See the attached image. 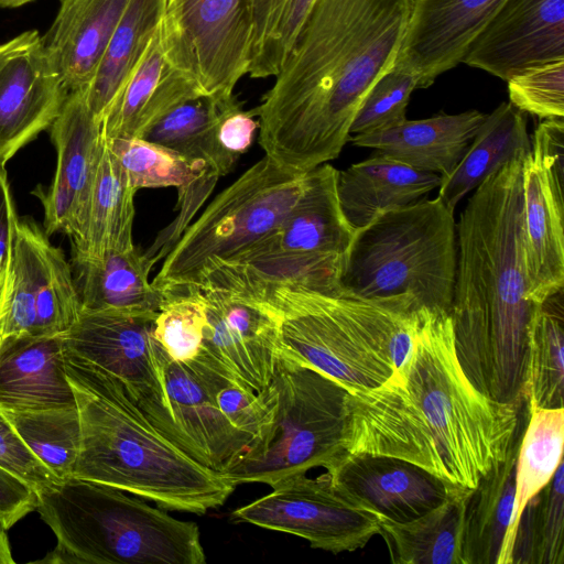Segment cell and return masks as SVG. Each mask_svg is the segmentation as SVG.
Masks as SVG:
<instances>
[{
  "label": "cell",
  "instance_id": "cell-1",
  "mask_svg": "<svg viewBox=\"0 0 564 564\" xmlns=\"http://www.w3.org/2000/svg\"><path fill=\"white\" fill-rule=\"evenodd\" d=\"M527 401L480 392L457 359L449 314L422 305L403 367L383 386L350 394L348 453L402 458L474 489L506 457Z\"/></svg>",
  "mask_w": 564,
  "mask_h": 564
},
{
  "label": "cell",
  "instance_id": "cell-2",
  "mask_svg": "<svg viewBox=\"0 0 564 564\" xmlns=\"http://www.w3.org/2000/svg\"><path fill=\"white\" fill-rule=\"evenodd\" d=\"M414 0H316L272 87L252 109L264 155L292 173L339 156L399 53Z\"/></svg>",
  "mask_w": 564,
  "mask_h": 564
},
{
  "label": "cell",
  "instance_id": "cell-3",
  "mask_svg": "<svg viewBox=\"0 0 564 564\" xmlns=\"http://www.w3.org/2000/svg\"><path fill=\"white\" fill-rule=\"evenodd\" d=\"M522 159L489 175L456 224L457 260L449 307L457 359L486 397L527 400L529 325Z\"/></svg>",
  "mask_w": 564,
  "mask_h": 564
},
{
  "label": "cell",
  "instance_id": "cell-4",
  "mask_svg": "<svg viewBox=\"0 0 564 564\" xmlns=\"http://www.w3.org/2000/svg\"><path fill=\"white\" fill-rule=\"evenodd\" d=\"M64 361L82 429L74 478L120 489L164 510L205 514L225 505L236 485L166 438L120 380L66 351Z\"/></svg>",
  "mask_w": 564,
  "mask_h": 564
},
{
  "label": "cell",
  "instance_id": "cell-5",
  "mask_svg": "<svg viewBox=\"0 0 564 564\" xmlns=\"http://www.w3.org/2000/svg\"><path fill=\"white\" fill-rule=\"evenodd\" d=\"M219 267L251 286L275 313L281 351L350 394L383 386L409 358L422 306L412 295H332L301 285L264 283L228 264Z\"/></svg>",
  "mask_w": 564,
  "mask_h": 564
},
{
  "label": "cell",
  "instance_id": "cell-6",
  "mask_svg": "<svg viewBox=\"0 0 564 564\" xmlns=\"http://www.w3.org/2000/svg\"><path fill=\"white\" fill-rule=\"evenodd\" d=\"M37 512L57 544L40 562L204 564L195 522L171 517L124 491L68 478L35 488Z\"/></svg>",
  "mask_w": 564,
  "mask_h": 564
},
{
  "label": "cell",
  "instance_id": "cell-7",
  "mask_svg": "<svg viewBox=\"0 0 564 564\" xmlns=\"http://www.w3.org/2000/svg\"><path fill=\"white\" fill-rule=\"evenodd\" d=\"M457 260L454 212L437 196L382 213L356 229L340 276L341 295L409 294L449 312Z\"/></svg>",
  "mask_w": 564,
  "mask_h": 564
},
{
  "label": "cell",
  "instance_id": "cell-8",
  "mask_svg": "<svg viewBox=\"0 0 564 564\" xmlns=\"http://www.w3.org/2000/svg\"><path fill=\"white\" fill-rule=\"evenodd\" d=\"M274 415L267 434L223 475L236 486H273L315 467L333 471L348 454L350 393L324 373L279 350L269 386Z\"/></svg>",
  "mask_w": 564,
  "mask_h": 564
},
{
  "label": "cell",
  "instance_id": "cell-9",
  "mask_svg": "<svg viewBox=\"0 0 564 564\" xmlns=\"http://www.w3.org/2000/svg\"><path fill=\"white\" fill-rule=\"evenodd\" d=\"M306 183L263 156L223 189L169 250L152 284L159 291L196 285L203 270L227 261L276 229Z\"/></svg>",
  "mask_w": 564,
  "mask_h": 564
},
{
  "label": "cell",
  "instance_id": "cell-10",
  "mask_svg": "<svg viewBox=\"0 0 564 564\" xmlns=\"http://www.w3.org/2000/svg\"><path fill=\"white\" fill-rule=\"evenodd\" d=\"M252 33L251 0H167L161 22L167 63L219 100L248 74Z\"/></svg>",
  "mask_w": 564,
  "mask_h": 564
},
{
  "label": "cell",
  "instance_id": "cell-11",
  "mask_svg": "<svg viewBox=\"0 0 564 564\" xmlns=\"http://www.w3.org/2000/svg\"><path fill=\"white\" fill-rule=\"evenodd\" d=\"M156 314L82 311L63 334L65 351L120 380L147 419L193 457L166 400L162 348L153 337Z\"/></svg>",
  "mask_w": 564,
  "mask_h": 564
},
{
  "label": "cell",
  "instance_id": "cell-12",
  "mask_svg": "<svg viewBox=\"0 0 564 564\" xmlns=\"http://www.w3.org/2000/svg\"><path fill=\"white\" fill-rule=\"evenodd\" d=\"M271 488L234 510L232 520L294 534L335 554L362 549L379 534L380 517L343 491L328 471L315 478L294 474Z\"/></svg>",
  "mask_w": 564,
  "mask_h": 564
},
{
  "label": "cell",
  "instance_id": "cell-13",
  "mask_svg": "<svg viewBox=\"0 0 564 564\" xmlns=\"http://www.w3.org/2000/svg\"><path fill=\"white\" fill-rule=\"evenodd\" d=\"M196 285L207 315L200 351L241 386L263 393L279 357L278 316L251 286L223 269L205 270Z\"/></svg>",
  "mask_w": 564,
  "mask_h": 564
},
{
  "label": "cell",
  "instance_id": "cell-14",
  "mask_svg": "<svg viewBox=\"0 0 564 564\" xmlns=\"http://www.w3.org/2000/svg\"><path fill=\"white\" fill-rule=\"evenodd\" d=\"M563 119L539 123L522 164L528 295L535 304L564 289Z\"/></svg>",
  "mask_w": 564,
  "mask_h": 564
},
{
  "label": "cell",
  "instance_id": "cell-15",
  "mask_svg": "<svg viewBox=\"0 0 564 564\" xmlns=\"http://www.w3.org/2000/svg\"><path fill=\"white\" fill-rule=\"evenodd\" d=\"M82 303L63 250L30 220L19 221L11 273L0 307V338L54 336L78 319Z\"/></svg>",
  "mask_w": 564,
  "mask_h": 564
},
{
  "label": "cell",
  "instance_id": "cell-16",
  "mask_svg": "<svg viewBox=\"0 0 564 564\" xmlns=\"http://www.w3.org/2000/svg\"><path fill=\"white\" fill-rule=\"evenodd\" d=\"M337 175L338 170L328 163L306 172L304 189L282 224L224 262L254 258L305 260L340 282L356 229L341 212Z\"/></svg>",
  "mask_w": 564,
  "mask_h": 564
},
{
  "label": "cell",
  "instance_id": "cell-17",
  "mask_svg": "<svg viewBox=\"0 0 564 564\" xmlns=\"http://www.w3.org/2000/svg\"><path fill=\"white\" fill-rule=\"evenodd\" d=\"M68 91L37 30L0 43V163L51 127Z\"/></svg>",
  "mask_w": 564,
  "mask_h": 564
},
{
  "label": "cell",
  "instance_id": "cell-18",
  "mask_svg": "<svg viewBox=\"0 0 564 564\" xmlns=\"http://www.w3.org/2000/svg\"><path fill=\"white\" fill-rule=\"evenodd\" d=\"M50 131L57 152L56 173L45 193H34L44 207L45 235L63 231L74 239L87 218L105 144L101 122L86 100V87L68 91Z\"/></svg>",
  "mask_w": 564,
  "mask_h": 564
},
{
  "label": "cell",
  "instance_id": "cell-19",
  "mask_svg": "<svg viewBox=\"0 0 564 564\" xmlns=\"http://www.w3.org/2000/svg\"><path fill=\"white\" fill-rule=\"evenodd\" d=\"M564 59V0H505L463 63L505 82Z\"/></svg>",
  "mask_w": 564,
  "mask_h": 564
},
{
  "label": "cell",
  "instance_id": "cell-20",
  "mask_svg": "<svg viewBox=\"0 0 564 564\" xmlns=\"http://www.w3.org/2000/svg\"><path fill=\"white\" fill-rule=\"evenodd\" d=\"M505 0H414L395 58L431 86L442 74L463 63Z\"/></svg>",
  "mask_w": 564,
  "mask_h": 564
},
{
  "label": "cell",
  "instance_id": "cell-21",
  "mask_svg": "<svg viewBox=\"0 0 564 564\" xmlns=\"http://www.w3.org/2000/svg\"><path fill=\"white\" fill-rule=\"evenodd\" d=\"M347 495L393 522H409L444 502L457 488L402 458L348 453L328 471Z\"/></svg>",
  "mask_w": 564,
  "mask_h": 564
},
{
  "label": "cell",
  "instance_id": "cell-22",
  "mask_svg": "<svg viewBox=\"0 0 564 564\" xmlns=\"http://www.w3.org/2000/svg\"><path fill=\"white\" fill-rule=\"evenodd\" d=\"M161 362L166 400L175 425L194 458L224 474L250 448L254 438L221 414L186 365L172 360L163 349Z\"/></svg>",
  "mask_w": 564,
  "mask_h": 564
},
{
  "label": "cell",
  "instance_id": "cell-23",
  "mask_svg": "<svg viewBox=\"0 0 564 564\" xmlns=\"http://www.w3.org/2000/svg\"><path fill=\"white\" fill-rule=\"evenodd\" d=\"M64 356L63 335L0 338V408L45 410L76 406Z\"/></svg>",
  "mask_w": 564,
  "mask_h": 564
},
{
  "label": "cell",
  "instance_id": "cell-24",
  "mask_svg": "<svg viewBox=\"0 0 564 564\" xmlns=\"http://www.w3.org/2000/svg\"><path fill=\"white\" fill-rule=\"evenodd\" d=\"M485 118L486 113L475 109L455 115L441 112L425 119H405L389 129L352 134L348 141L445 178L468 150Z\"/></svg>",
  "mask_w": 564,
  "mask_h": 564
},
{
  "label": "cell",
  "instance_id": "cell-25",
  "mask_svg": "<svg viewBox=\"0 0 564 564\" xmlns=\"http://www.w3.org/2000/svg\"><path fill=\"white\" fill-rule=\"evenodd\" d=\"M130 0H58L42 35L47 55L68 90L87 87Z\"/></svg>",
  "mask_w": 564,
  "mask_h": 564
},
{
  "label": "cell",
  "instance_id": "cell-26",
  "mask_svg": "<svg viewBox=\"0 0 564 564\" xmlns=\"http://www.w3.org/2000/svg\"><path fill=\"white\" fill-rule=\"evenodd\" d=\"M528 417L525 402L506 457L469 490L464 513L463 564H500L513 512L516 465Z\"/></svg>",
  "mask_w": 564,
  "mask_h": 564
},
{
  "label": "cell",
  "instance_id": "cell-27",
  "mask_svg": "<svg viewBox=\"0 0 564 564\" xmlns=\"http://www.w3.org/2000/svg\"><path fill=\"white\" fill-rule=\"evenodd\" d=\"M200 96L166 61L161 25L101 122L105 139L138 137L175 105Z\"/></svg>",
  "mask_w": 564,
  "mask_h": 564
},
{
  "label": "cell",
  "instance_id": "cell-28",
  "mask_svg": "<svg viewBox=\"0 0 564 564\" xmlns=\"http://www.w3.org/2000/svg\"><path fill=\"white\" fill-rule=\"evenodd\" d=\"M441 182L438 174L416 171L377 153L338 171L337 195L345 218L359 229L384 212L421 199Z\"/></svg>",
  "mask_w": 564,
  "mask_h": 564
},
{
  "label": "cell",
  "instance_id": "cell-29",
  "mask_svg": "<svg viewBox=\"0 0 564 564\" xmlns=\"http://www.w3.org/2000/svg\"><path fill=\"white\" fill-rule=\"evenodd\" d=\"M128 184L140 188L177 187L180 209L173 232L187 223L213 191L218 177L202 161L139 137L105 139Z\"/></svg>",
  "mask_w": 564,
  "mask_h": 564
},
{
  "label": "cell",
  "instance_id": "cell-30",
  "mask_svg": "<svg viewBox=\"0 0 564 564\" xmlns=\"http://www.w3.org/2000/svg\"><path fill=\"white\" fill-rule=\"evenodd\" d=\"M73 264L82 311L158 313L163 294L149 280L154 261L135 247Z\"/></svg>",
  "mask_w": 564,
  "mask_h": 564
},
{
  "label": "cell",
  "instance_id": "cell-31",
  "mask_svg": "<svg viewBox=\"0 0 564 564\" xmlns=\"http://www.w3.org/2000/svg\"><path fill=\"white\" fill-rule=\"evenodd\" d=\"M530 151L531 137L524 112L503 101L486 115L459 163L442 178L437 196L454 212L489 175L516 159L524 160Z\"/></svg>",
  "mask_w": 564,
  "mask_h": 564
},
{
  "label": "cell",
  "instance_id": "cell-32",
  "mask_svg": "<svg viewBox=\"0 0 564 564\" xmlns=\"http://www.w3.org/2000/svg\"><path fill=\"white\" fill-rule=\"evenodd\" d=\"M133 189L106 140L82 232L73 242V259H98L134 247Z\"/></svg>",
  "mask_w": 564,
  "mask_h": 564
},
{
  "label": "cell",
  "instance_id": "cell-33",
  "mask_svg": "<svg viewBox=\"0 0 564 564\" xmlns=\"http://www.w3.org/2000/svg\"><path fill=\"white\" fill-rule=\"evenodd\" d=\"M167 0H130L116 26L95 75L86 87V100L102 122L159 30Z\"/></svg>",
  "mask_w": 564,
  "mask_h": 564
},
{
  "label": "cell",
  "instance_id": "cell-34",
  "mask_svg": "<svg viewBox=\"0 0 564 564\" xmlns=\"http://www.w3.org/2000/svg\"><path fill=\"white\" fill-rule=\"evenodd\" d=\"M470 489L457 487L441 505L409 522L379 519L394 564H463L466 499Z\"/></svg>",
  "mask_w": 564,
  "mask_h": 564
},
{
  "label": "cell",
  "instance_id": "cell-35",
  "mask_svg": "<svg viewBox=\"0 0 564 564\" xmlns=\"http://www.w3.org/2000/svg\"><path fill=\"white\" fill-rule=\"evenodd\" d=\"M236 96L219 100L196 96L184 100L147 127L138 137L204 162L218 178L234 169L238 159L219 144L216 128L223 109Z\"/></svg>",
  "mask_w": 564,
  "mask_h": 564
},
{
  "label": "cell",
  "instance_id": "cell-36",
  "mask_svg": "<svg viewBox=\"0 0 564 564\" xmlns=\"http://www.w3.org/2000/svg\"><path fill=\"white\" fill-rule=\"evenodd\" d=\"M564 409L529 410L516 465V498L500 564H511L520 516L527 502L552 478L563 460Z\"/></svg>",
  "mask_w": 564,
  "mask_h": 564
},
{
  "label": "cell",
  "instance_id": "cell-37",
  "mask_svg": "<svg viewBox=\"0 0 564 564\" xmlns=\"http://www.w3.org/2000/svg\"><path fill=\"white\" fill-rule=\"evenodd\" d=\"M525 393L529 410L563 408L564 289L539 303L532 314Z\"/></svg>",
  "mask_w": 564,
  "mask_h": 564
},
{
  "label": "cell",
  "instance_id": "cell-38",
  "mask_svg": "<svg viewBox=\"0 0 564 564\" xmlns=\"http://www.w3.org/2000/svg\"><path fill=\"white\" fill-rule=\"evenodd\" d=\"M564 464L525 505L516 530L511 564H563Z\"/></svg>",
  "mask_w": 564,
  "mask_h": 564
},
{
  "label": "cell",
  "instance_id": "cell-39",
  "mask_svg": "<svg viewBox=\"0 0 564 564\" xmlns=\"http://www.w3.org/2000/svg\"><path fill=\"white\" fill-rule=\"evenodd\" d=\"M3 411L24 444L58 480L73 477L82 441L77 405Z\"/></svg>",
  "mask_w": 564,
  "mask_h": 564
},
{
  "label": "cell",
  "instance_id": "cell-40",
  "mask_svg": "<svg viewBox=\"0 0 564 564\" xmlns=\"http://www.w3.org/2000/svg\"><path fill=\"white\" fill-rule=\"evenodd\" d=\"M316 0H251L252 44L248 75L275 77Z\"/></svg>",
  "mask_w": 564,
  "mask_h": 564
},
{
  "label": "cell",
  "instance_id": "cell-41",
  "mask_svg": "<svg viewBox=\"0 0 564 564\" xmlns=\"http://www.w3.org/2000/svg\"><path fill=\"white\" fill-rule=\"evenodd\" d=\"M184 365L199 379L217 409L235 427L251 435L254 442L267 434L274 415L270 388L261 394L250 391L202 351Z\"/></svg>",
  "mask_w": 564,
  "mask_h": 564
},
{
  "label": "cell",
  "instance_id": "cell-42",
  "mask_svg": "<svg viewBox=\"0 0 564 564\" xmlns=\"http://www.w3.org/2000/svg\"><path fill=\"white\" fill-rule=\"evenodd\" d=\"M153 337L174 361L186 364L200 351L207 324L206 302L197 285L162 291Z\"/></svg>",
  "mask_w": 564,
  "mask_h": 564
},
{
  "label": "cell",
  "instance_id": "cell-43",
  "mask_svg": "<svg viewBox=\"0 0 564 564\" xmlns=\"http://www.w3.org/2000/svg\"><path fill=\"white\" fill-rule=\"evenodd\" d=\"M419 78L405 67L393 64L370 88L350 127V135L394 127L406 119L411 94Z\"/></svg>",
  "mask_w": 564,
  "mask_h": 564
},
{
  "label": "cell",
  "instance_id": "cell-44",
  "mask_svg": "<svg viewBox=\"0 0 564 564\" xmlns=\"http://www.w3.org/2000/svg\"><path fill=\"white\" fill-rule=\"evenodd\" d=\"M510 104L540 119L564 118V59L542 64L507 80Z\"/></svg>",
  "mask_w": 564,
  "mask_h": 564
},
{
  "label": "cell",
  "instance_id": "cell-45",
  "mask_svg": "<svg viewBox=\"0 0 564 564\" xmlns=\"http://www.w3.org/2000/svg\"><path fill=\"white\" fill-rule=\"evenodd\" d=\"M0 465L35 488L58 481L21 440L6 412L0 408Z\"/></svg>",
  "mask_w": 564,
  "mask_h": 564
},
{
  "label": "cell",
  "instance_id": "cell-46",
  "mask_svg": "<svg viewBox=\"0 0 564 564\" xmlns=\"http://www.w3.org/2000/svg\"><path fill=\"white\" fill-rule=\"evenodd\" d=\"M258 129V120L252 110H242L241 102L235 97L223 109L216 137L221 148L238 159L251 145Z\"/></svg>",
  "mask_w": 564,
  "mask_h": 564
},
{
  "label": "cell",
  "instance_id": "cell-47",
  "mask_svg": "<svg viewBox=\"0 0 564 564\" xmlns=\"http://www.w3.org/2000/svg\"><path fill=\"white\" fill-rule=\"evenodd\" d=\"M33 485L0 465V528L4 531L37 508Z\"/></svg>",
  "mask_w": 564,
  "mask_h": 564
},
{
  "label": "cell",
  "instance_id": "cell-48",
  "mask_svg": "<svg viewBox=\"0 0 564 564\" xmlns=\"http://www.w3.org/2000/svg\"><path fill=\"white\" fill-rule=\"evenodd\" d=\"M18 224L7 170L0 163V307L11 273Z\"/></svg>",
  "mask_w": 564,
  "mask_h": 564
},
{
  "label": "cell",
  "instance_id": "cell-49",
  "mask_svg": "<svg viewBox=\"0 0 564 564\" xmlns=\"http://www.w3.org/2000/svg\"><path fill=\"white\" fill-rule=\"evenodd\" d=\"M10 543L6 531L0 528V564H13Z\"/></svg>",
  "mask_w": 564,
  "mask_h": 564
},
{
  "label": "cell",
  "instance_id": "cell-50",
  "mask_svg": "<svg viewBox=\"0 0 564 564\" xmlns=\"http://www.w3.org/2000/svg\"><path fill=\"white\" fill-rule=\"evenodd\" d=\"M34 0H0V8L17 9L33 2Z\"/></svg>",
  "mask_w": 564,
  "mask_h": 564
}]
</instances>
